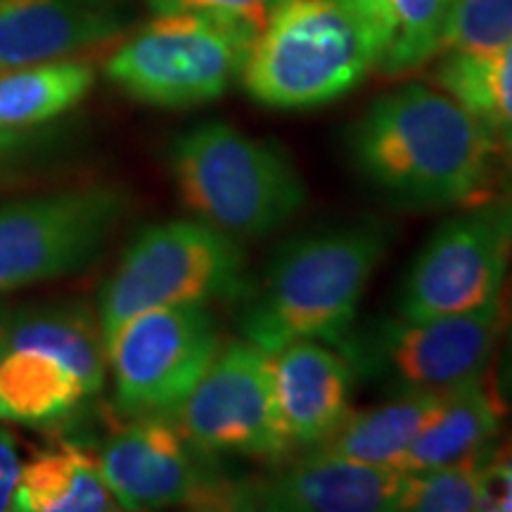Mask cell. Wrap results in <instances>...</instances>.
<instances>
[{"instance_id":"obj_15","label":"cell","mask_w":512,"mask_h":512,"mask_svg":"<svg viewBox=\"0 0 512 512\" xmlns=\"http://www.w3.org/2000/svg\"><path fill=\"white\" fill-rule=\"evenodd\" d=\"M124 27L121 0H0V69L64 60Z\"/></svg>"},{"instance_id":"obj_30","label":"cell","mask_w":512,"mask_h":512,"mask_svg":"<svg viewBox=\"0 0 512 512\" xmlns=\"http://www.w3.org/2000/svg\"><path fill=\"white\" fill-rule=\"evenodd\" d=\"M17 133H8V131H0V155H3L5 150H8V147H12L17 143Z\"/></svg>"},{"instance_id":"obj_4","label":"cell","mask_w":512,"mask_h":512,"mask_svg":"<svg viewBox=\"0 0 512 512\" xmlns=\"http://www.w3.org/2000/svg\"><path fill=\"white\" fill-rule=\"evenodd\" d=\"M169 169L192 216L238 242L278 233L306 202L290 152L226 121H204L171 140Z\"/></svg>"},{"instance_id":"obj_6","label":"cell","mask_w":512,"mask_h":512,"mask_svg":"<svg viewBox=\"0 0 512 512\" xmlns=\"http://www.w3.org/2000/svg\"><path fill=\"white\" fill-rule=\"evenodd\" d=\"M259 29L202 12L157 15L110 57L105 72L128 98L185 110L221 98L240 79Z\"/></svg>"},{"instance_id":"obj_11","label":"cell","mask_w":512,"mask_h":512,"mask_svg":"<svg viewBox=\"0 0 512 512\" xmlns=\"http://www.w3.org/2000/svg\"><path fill=\"white\" fill-rule=\"evenodd\" d=\"M512 259V209L475 207L434 230L403 278L396 316H456L503 297Z\"/></svg>"},{"instance_id":"obj_3","label":"cell","mask_w":512,"mask_h":512,"mask_svg":"<svg viewBox=\"0 0 512 512\" xmlns=\"http://www.w3.org/2000/svg\"><path fill=\"white\" fill-rule=\"evenodd\" d=\"M392 245L384 223L356 221L302 233L275 249L242 294L240 335L268 354L302 339L339 347Z\"/></svg>"},{"instance_id":"obj_28","label":"cell","mask_w":512,"mask_h":512,"mask_svg":"<svg viewBox=\"0 0 512 512\" xmlns=\"http://www.w3.org/2000/svg\"><path fill=\"white\" fill-rule=\"evenodd\" d=\"M19 472H22V463L17 456V441L10 430L0 427V512L12 510Z\"/></svg>"},{"instance_id":"obj_19","label":"cell","mask_w":512,"mask_h":512,"mask_svg":"<svg viewBox=\"0 0 512 512\" xmlns=\"http://www.w3.org/2000/svg\"><path fill=\"white\" fill-rule=\"evenodd\" d=\"M91 399L79 377L53 356L8 349L0 356V420L50 427Z\"/></svg>"},{"instance_id":"obj_2","label":"cell","mask_w":512,"mask_h":512,"mask_svg":"<svg viewBox=\"0 0 512 512\" xmlns=\"http://www.w3.org/2000/svg\"><path fill=\"white\" fill-rule=\"evenodd\" d=\"M394 38L384 0H273L240 81L271 110H313L361 86Z\"/></svg>"},{"instance_id":"obj_27","label":"cell","mask_w":512,"mask_h":512,"mask_svg":"<svg viewBox=\"0 0 512 512\" xmlns=\"http://www.w3.org/2000/svg\"><path fill=\"white\" fill-rule=\"evenodd\" d=\"M486 486H489V510L512 512V444L491 448L484 458Z\"/></svg>"},{"instance_id":"obj_24","label":"cell","mask_w":512,"mask_h":512,"mask_svg":"<svg viewBox=\"0 0 512 512\" xmlns=\"http://www.w3.org/2000/svg\"><path fill=\"white\" fill-rule=\"evenodd\" d=\"M396 19V38L380 72L411 74L441 55L446 19L453 0H384Z\"/></svg>"},{"instance_id":"obj_32","label":"cell","mask_w":512,"mask_h":512,"mask_svg":"<svg viewBox=\"0 0 512 512\" xmlns=\"http://www.w3.org/2000/svg\"><path fill=\"white\" fill-rule=\"evenodd\" d=\"M505 204H508V207L512 209V171H510V176H508V200H505Z\"/></svg>"},{"instance_id":"obj_17","label":"cell","mask_w":512,"mask_h":512,"mask_svg":"<svg viewBox=\"0 0 512 512\" xmlns=\"http://www.w3.org/2000/svg\"><path fill=\"white\" fill-rule=\"evenodd\" d=\"M34 349L57 358L79 377L88 396L107 382V347L100 320L86 304H34L5 311V351Z\"/></svg>"},{"instance_id":"obj_20","label":"cell","mask_w":512,"mask_h":512,"mask_svg":"<svg viewBox=\"0 0 512 512\" xmlns=\"http://www.w3.org/2000/svg\"><path fill=\"white\" fill-rule=\"evenodd\" d=\"M439 399L441 394H396L375 408L351 411L342 427L313 451L399 470Z\"/></svg>"},{"instance_id":"obj_1","label":"cell","mask_w":512,"mask_h":512,"mask_svg":"<svg viewBox=\"0 0 512 512\" xmlns=\"http://www.w3.org/2000/svg\"><path fill=\"white\" fill-rule=\"evenodd\" d=\"M347 147L370 188L418 209L475 200L501 155L491 133L456 98L422 83L377 98L349 131Z\"/></svg>"},{"instance_id":"obj_21","label":"cell","mask_w":512,"mask_h":512,"mask_svg":"<svg viewBox=\"0 0 512 512\" xmlns=\"http://www.w3.org/2000/svg\"><path fill=\"white\" fill-rule=\"evenodd\" d=\"M93 81V69L74 60L0 69V131L17 133L62 117L86 98Z\"/></svg>"},{"instance_id":"obj_25","label":"cell","mask_w":512,"mask_h":512,"mask_svg":"<svg viewBox=\"0 0 512 512\" xmlns=\"http://www.w3.org/2000/svg\"><path fill=\"white\" fill-rule=\"evenodd\" d=\"M510 41L512 0H453L446 19L441 53H489Z\"/></svg>"},{"instance_id":"obj_23","label":"cell","mask_w":512,"mask_h":512,"mask_svg":"<svg viewBox=\"0 0 512 512\" xmlns=\"http://www.w3.org/2000/svg\"><path fill=\"white\" fill-rule=\"evenodd\" d=\"M396 510L406 512H475L489 510L484 460L403 472Z\"/></svg>"},{"instance_id":"obj_10","label":"cell","mask_w":512,"mask_h":512,"mask_svg":"<svg viewBox=\"0 0 512 512\" xmlns=\"http://www.w3.org/2000/svg\"><path fill=\"white\" fill-rule=\"evenodd\" d=\"M171 420L190 444L214 458L283 463L292 451L275 399L271 354L245 337L221 344Z\"/></svg>"},{"instance_id":"obj_13","label":"cell","mask_w":512,"mask_h":512,"mask_svg":"<svg viewBox=\"0 0 512 512\" xmlns=\"http://www.w3.org/2000/svg\"><path fill=\"white\" fill-rule=\"evenodd\" d=\"M403 472L309 451L292 465L233 479L226 510L382 512L396 510Z\"/></svg>"},{"instance_id":"obj_5","label":"cell","mask_w":512,"mask_h":512,"mask_svg":"<svg viewBox=\"0 0 512 512\" xmlns=\"http://www.w3.org/2000/svg\"><path fill=\"white\" fill-rule=\"evenodd\" d=\"M252 278L242 242L200 219L147 226L128 245L100 290L98 320L105 347L138 313L166 306L242 299Z\"/></svg>"},{"instance_id":"obj_29","label":"cell","mask_w":512,"mask_h":512,"mask_svg":"<svg viewBox=\"0 0 512 512\" xmlns=\"http://www.w3.org/2000/svg\"><path fill=\"white\" fill-rule=\"evenodd\" d=\"M503 389L505 394H508V399L512 401V325L508 335V347H505V356H503Z\"/></svg>"},{"instance_id":"obj_22","label":"cell","mask_w":512,"mask_h":512,"mask_svg":"<svg viewBox=\"0 0 512 512\" xmlns=\"http://www.w3.org/2000/svg\"><path fill=\"white\" fill-rule=\"evenodd\" d=\"M434 81L512 152V41L477 55H444Z\"/></svg>"},{"instance_id":"obj_26","label":"cell","mask_w":512,"mask_h":512,"mask_svg":"<svg viewBox=\"0 0 512 512\" xmlns=\"http://www.w3.org/2000/svg\"><path fill=\"white\" fill-rule=\"evenodd\" d=\"M145 3L157 15H169V12H202V15L242 19V22H249L256 29H261L273 0H145Z\"/></svg>"},{"instance_id":"obj_7","label":"cell","mask_w":512,"mask_h":512,"mask_svg":"<svg viewBox=\"0 0 512 512\" xmlns=\"http://www.w3.org/2000/svg\"><path fill=\"white\" fill-rule=\"evenodd\" d=\"M508 325L505 299L470 313L408 320L384 318L351 330L339 351L356 377H370L392 394H446L484 375Z\"/></svg>"},{"instance_id":"obj_18","label":"cell","mask_w":512,"mask_h":512,"mask_svg":"<svg viewBox=\"0 0 512 512\" xmlns=\"http://www.w3.org/2000/svg\"><path fill=\"white\" fill-rule=\"evenodd\" d=\"M12 510L107 512L119 510V503L107 489L93 451L76 441H55L22 465Z\"/></svg>"},{"instance_id":"obj_31","label":"cell","mask_w":512,"mask_h":512,"mask_svg":"<svg viewBox=\"0 0 512 512\" xmlns=\"http://www.w3.org/2000/svg\"><path fill=\"white\" fill-rule=\"evenodd\" d=\"M5 354V309L0 306V356Z\"/></svg>"},{"instance_id":"obj_14","label":"cell","mask_w":512,"mask_h":512,"mask_svg":"<svg viewBox=\"0 0 512 512\" xmlns=\"http://www.w3.org/2000/svg\"><path fill=\"white\" fill-rule=\"evenodd\" d=\"M275 399L292 448H318L351 413L356 373L332 344L302 339L271 354Z\"/></svg>"},{"instance_id":"obj_8","label":"cell","mask_w":512,"mask_h":512,"mask_svg":"<svg viewBox=\"0 0 512 512\" xmlns=\"http://www.w3.org/2000/svg\"><path fill=\"white\" fill-rule=\"evenodd\" d=\"M126 207L128 197L112 185L0 204V294L91 266Z\"/></svg>"},{"instance_id":"obj_16","label":"cell","mask_w":512,"mask_h":512,"mask_svg":"<svg viewBox=\"0 0 512 512\" xmlns=\"http://www.w3.org/2000/svg\"><path fill=\"white\" fill-rule=\"evenodd\" d=\"M503 406L486 377L441 394L425 425L401 460V472L484 460L501 432Z\"/></svg>"},{"instance_id":"obj_12","label":"cell","mask_w":512,"mask_h":512,"mask_svg":"<svg viewBox=\"0 0 512 512\" xmlns=\"http://www.w3.org/2000/svg\"><path fill=\"white\" fill-rule=\"evenodd\" d=\"M95 458L119 510H226L233 479L223 477L214 456L190 444L166 415L128 418L102 441Z\"/></svg>"},{"instance_id":"obj_9","label":"cell","mask_w":512,"mask_h":512,"mask_svg":"<svg viewBox=\"0 0 512 512\" xmlns=\"http://www.w3.org/2000/svg\"><path fill=\"white\" fill-rule=\"evenodd\" d=\"M221 344L219 325L207 304L166 306L126 320L107 342L117 413L171 418Z\"/></svg>"}]
</instances>
